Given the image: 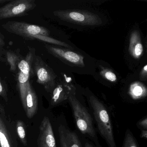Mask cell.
<instances>
[{
    "label": "cell",
    "instance_id": "ffe728a7",
    "mask_svg": "<svg viewBox=\"0 0 147 147\" xmlns=\"http://www.w3.org/2000/svg\"><path fill=\"white\" fill-rule=\"evenodd\" d=\"M17 130L18 135L20 140L23 143L26 144V131L23 122L21 121H18L17 124Z\"/></svg>",
    "mask_w": 147,
    "mask_h": 147
},
{
    "label": "cell",
    "instance_id": "ba28073f",
    "mask_svg": "<svg viewBox=\"0 0 147 147\" xmlns=\"http://www.w3.org/2000/svg\"><path fill=\"white\" fill-rule=\"evenodd\" d=\"M45 48L49 53L57 57L76 65H84L83 57L76 52L50 45H45Z\"/></svg>",
    "mask_w": 147,
    "mask_h": 147
},
{
    "label": "cell",
    "instance_id": "e0dca14e",
    "mask_svg": "<svg viewBox=\"0 0 147 147\" xmlns=\"http://www.w3.org/2000/svg\"><path fill=\"white\" fill-rule=\"evenodd\" d=\"M0 147H11V141L5 127L0 117Z\"/></svg>",
    "mask_w": 147,
    "mask_h": 147
},
{
    "label": "cell",
    "instance_id": "484cf974",
    "mask_svg": "<svg viewBox=\"0 0 147 147\" xmlns=\"http://www.w3.org/2000/svg\"><path fill=\"white\" fill-rule=\"evenodd\" d=\"M10 0H0V5L10 1Z\"/></svg>",
    "mask_w": 147,
    "mask_h": 147
},
{
    "label": "cell",
    "instance_id": "cb8c5ba5",
    "mask_svg": "<svg viewBox=\"0 0 147 147\" xmlns=\"http://www.w3.org/2000/svg\"><path fill=\"white\" fill-rule=\"evenodd\" d=\"M147 130H142V135L141 137L143 138H147Z\"/></svg>",
    "mask_w": 147,
    "mask_h": 147
},
{
    "label": "cell",
    "instance_id": "3957f363",
    "mask_svg": "<svg viewBox=\"0 0 147 147\" xmlns=\"http://www.w3.org/2000/svg\"><path fill=\"white\" fill-rule=\"evenodd\" d=\"M68 100L79 130L90 138L95 139L96 133L94 128L92 118L90 113L74 95L70 96Z\"/></svg>",
    "mask_w": 147,
    "mask_h": 147
},
{
    "label": "cell",
    "instance_id": "5b68a950",
    "mask_svg": "<svg viewBox=\"0 0 147 147\" xmlns=\"http://www.w3.org/2000/svg\"><path fill=\"white\" fill-rule=\"evenodd\" d=\"M55 16L62 20L82 25L94 26L101 24L100 19L95 14L80 10L55 11Z\"/></svg>",
    "mask_w": 147,
    "mask_h": 147
},
{
    "label": "cell",
    "instance_id": "6da1fadb",
    "mask_svg": "<svg viewBox=\"0 0 147 147\" xmlns=\"http://www.w3.org/2000/svg\"><path fill=\"white\" fill-rule=\"evenodd\" d=\"M1 26L7 32L27 40H38L51 44L70 47L65 43L50 37L49 31L43 26L18 21H8Z\"/></svg>",
    "mask_w": 147,
    "mask_h": 147
},
{
    "label": "cell",
    "instance_id": "2e32d148",
    "mask_svg": "<svg viewBox=\"0 0 147 147\" xmlns=\"http://www.w3.org/2000/svg\"><path fill=\"white\" fill-rule=\"evenodd\" d=\"M130 94L133 98L138 99L146 96V89L139 83H135L131 86Z\"/></svg>",
    "mask_w": 147,
    "mask_h": 147
},
{
    "label": "cell",
    "instance_id": "d6986e66",
    "mask_svg": "<svg viewBox=\"0 0 147 147\" xmlns=\"http://www.w3.org/2000/svg\"><path fill=\"white\" fill-rule=\"evenodd\" d=\"M0 97H2L6 101H7V89L5 83L3 80L0 77ZM0 111L4 114V108L0 103Z\"/></svg>",
    "mask_w": 147,
    "mask_h": 147
},
{
    "label": "cell",
    "instance_id": "30bf717a",
    "mask_svg": "<svg viewBox=\"0 0 147 147\" xmlns=\"http://www.w3.org/2000/svg\"><path fill=\"white\" fill-rule=\"evenodd\" d=\"M27 117L32 118L36 114L38 108V99L36 94L30 82L27 85L26 95L22 103Z\"/></svg>",
    "mask_w": 147,
    "mask_h": 147
},
{
    "label": "cell",
    "instance_id": "7a4b0ae2",
    "mask_svg": "<svg viewBox=\"0 0 147 147\" xmlns=\"http://www.w3.org/2000/svg\"><path fill=\"white\" fill-rule=\"evenodd\" d=\"M89 102L98 129L109 147H117L110 115L103 104L94 96H91Z\"/></svg>",
    "mask_w": 147,
    "mask_h": 147
},
{
    "label": "cell",
    "instance_id": "d4e9b609",
    "mask_svg": "<svg viewBox=\"0 0 147 147\" xmlns=\"http://www.w3.org/2000/svg\"><path fill=\"white\" fill-rule=\"evenodd\" d=\"M85 147H94L93 145H92L91 144L89 143H86L85 144Z\"/></svg>",
    "mask_w": 147,
    "mask_h": 147
},
{
    "label": "cell",
    "instance_id": "44dd1931",
    "mask_svg": "<svg viewBox=\"0 0 147 147\" xmlns=\"http://www.w3.org/2000/svg\"><path fill=\"white\" fill-rule=\"evenodd\" d=\"M103 73L105 78L108 80L112 82H114L117 80V76L113 72L110 70H105L103 71Z\"/></svg>",
    "mask_w": 147,
    "mask_h": 147
},
{
    "label": "cell",
    "instance_id": "9a60e30c",
    "mask_svg": "<svg viewBox=\"0 0 147 147\" xmlns=\"http://www.w3.org/2000/svg\"><path fill=\"white\" fill-rule=\"evenodd\" d=\"M30 75H26L19 71L18 74V85L22 103L24 102L26 95L27 85L29 81Z\"/></svg>",
    "mask_w": 147,
    "mask_h": 147
},
{
    "label": "cell",
    "instance_id": "8992f818",
    "mask_svg": "<svg viewBox=\"0 0 147 147\" xmlns=\"http://www.w3.org/2000/svg\"><path fill=\"white\" fill-rule=\"evenodd\" d=\"M32 67L37 77V82L42 85L47 92H51L55 86V76L52 70L40 56L36 55Z\"/></svg>",
    "mask_w": 147,
    "mask_h": 147
},
{
    "label": "cell",
    "instance_id": "5bb4252c",
    "mask_svg": "<svg viewBox=\"0 0 147 147\" xmlns=\"http://www.w3.org/2000/svg\"><path fill=\"white\" fill-rule=\"evenodd\" d=\"M130 53L136 58H138L142 55L143 51V47L141 42L140 35L138 32H133L130 38Z\"/></svg>",
    "mask_w": 147,
    "mask_h": 147
},
{
    "label": "cell",
    "instance_id": "603a6c76",
    "mask_svg": "<svg viewBox=\"0 0 147 147\" xmlns=\"http://www.w3.org/2000/svg\"><path fill=\"white\" fill-rule=\"evenodd\" d=\"M5 45V38L4 35L0 32V48H3Z\"/></svg>",
    "mask_w": 147,
    "mask_h": 147
},
{
    "label": "cell",
    "instance_id": "7402d4cb",
    "mask_svg": "<svg viewBox=\"0 0 147 147\" xmlns=\"http://www.w3.org/2000/svg\"><path fill=\"white\" fill-rule=\"evenodd\" d=\"M138 125L140 126L141 128H142L143 130H147V118L145 117V118L143 119L138 122Z\"/></svg>",
    "mask_w": 147,
    "mask_h": 147
},
{
    "label": "cell",
    "instance_id": "9c48e42d",
    "mask_svg": "<svg viewBox=\"0 0 147 147\" xmlns=\"http://www.w3.org/2000/svg\"><path fill=\"white\" fill-rule=\"evenodd\" d=\"M61 147H82L80 141L75 132L71 131L64 125L58 128Z\"/></svg>",
    "mask_w": 147,
    "mask_h": 147
},
{
    "label": "cell",
    "instance_id": "7c38bea8",
    "mask_svg": "<svg viewBox=\"0 0 147 147\" xmlns=\"http://www.w3.org/2000/svg\"><path fill=\"white\" fill-rule=\"evenodd\" d=\"M0 58L1 61L7 63L11 70L13 72L16 71L19 63L22 59V56L18 52L11 50H1V48H0Z\"/></svg>",
    "mask_w": 147,
    "mask_h": 147
},
{
    "label": "cell",
    "instance_id": "52a82bcc",
    "mask_svg": "<svg viewBox=\"0 0 147 147\" xmlns=\"http://www.w3.org/2000/svg\"><path fill=\"white\" fill-rule=\"evenodd\" d=\"M37 142L39 147H56L52 125L48 117H45L41 122Z\"/></svg>",
    "mask_w": 147,
    "mask_h": 147
},
{
    "label": "cell",
    "instance_id": "ac0fdd59",
    "mask_svg": "<svg viewBox=\"0 0 147 147\" xmlns=\"http://www.w3.org/2000/svg\"><path fill=\"white\" fill-rule=\"evenodd\" d=\"M123 147H138L136 139L129 130L125 132Z\"/></svg>",
    "mask_w": 147,
    "mask_h": 147
},
{
    "label": "cell",
    "instance_id": "4fadbf2b",
    "mask_svg": "<svg viewBox=\"0 0 147 147\" xmlns=\"http://www.w3.org/2000/svg\"><path fill=\"white\" fill-rule=\"evenodd\" d=\"M36 55V49L34 48L29 49V52L24 58H22L18 64V68L20 72L30 75L32 69V63Z\"/></svg>",
    "mask_w": 147,
    "mask_h": 147
},
{
    "label": "cell",
    "instance_id": "8fae6325",
    "mask_svg": "<svg viewBox=\"0 0 147 147\" xmlns=\"http://www.w3.org/2000/svg\"><path fill=\"white\" fill-rule=\"evenodd\" d=\"M72 95H74L71 89L65 85H59L54 88L52 92L51 103V105L55 106L61 104Z\"/></svg>",
    "mask_w": 147,
    "mask_h": 147
},
{
    "label": "cell",
    "instance_id": "277c9868",
    "mask_svg": "<svg viewBox=\"0 0 147 147\" xmlns=\"http://www.w3.org/2000/svg\"><path fill=\"white\" fill-rule=\"evenodd\" d=\"M36 7L35 0L10 1L0 7V20L26 16Z\"/></svg>",
    "mask_w": 147,
    "mask_h": 147
}]
</instances>
